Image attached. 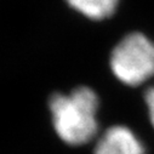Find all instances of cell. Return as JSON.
<instances>
[{
  "label": "cell",
  "instance_id": "1",
  "mask_svg": "<svg viewBox=\"0 0 154 154\" xmlns=\"http://www.w3.org/2000/svg\"><path fill=\"white\" fill-rule=\"evenodd\" d=\"M49 106L54 128L67 144H85L97 134L98 97L90 88H76L68 95L55 94Z\"/></svg>",
  "mask_w": 154,
  "mask_h": 154
},
{
  "label": "cell",
  "instance_id": "2",
  "mask_svg": "<svg viewBox=\"0 0 154 154\" xmlns=\"http://www.w3.org/2000/svg\"><path fill=\"white\" fill-rule=\"evenodd\" d=\"M110 68L122 83L141 85L154 76V43L142 33L128 34L114 48Z\"/></svg>",
  "mask_w": 154,
  "mask_h": 154
},
{
  "label": "cell",
  "instance_id": "5",
  "mask_svg": "<svg viewBox=\"0 0 154 154\" xmlns=\"http://www.w3.org/2000/svg\"><path fill=\"white\" fill-rule=\"evenodd\" d=\"M144 101H146V104H147V108H148V114H149L150 123H152V125L154 128V86L149 88L146 91Z\"/></svg>",
  "mask_w": 154,
  "mask_h": 154
},
{
  "label": "cell",
  "instance_id": "4",
  "mask_svg": "<svg viewBox=\"0 0 154 154\" xmlns=\"http://www.w3.org/2000/svg\"><path fill=\"white\" fill-rule=\"evenodd\" d=\"M67 2L82 15L96 21L110 17L119 4V0H67Z\"/></svg>",
  "mask_w": 154,
  "mask_h": 154
},
{
  "label": "cell",
  "instance_id": "3",
  "mask_svg": "<svg viewBox=\"0 0 154 154\" xmlns=\"http://www.w3.org/2000/svg\"><path fill=\"white\" fill-rule=\"evenodd\" d=\"M94 154H146L142 141L123 125L107 129L96 143Z\"/></svg>",
  "mask_w": 154,
  "mask_h": 154
}]
</instances>
